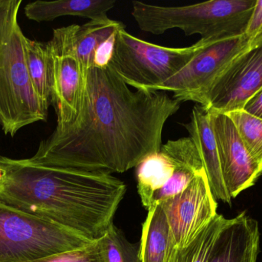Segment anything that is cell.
Returning <instances> with one entry per match:
<instances>
[{
    "mask_svg": "<svg viewBox=\"0 0 262 262\" xmlns=\"http://www.w3.org/2000/svg\"><path fill=\"white\" fill-rule=\"evenodd\" d=\"M181 103L166 92L131 89L110 66H92L73 126L43 140L31 163L123 173L160 152L163 128Z\"/></svg>",
    "mask_w": 262,
    "mask_h": 262,
    "instance_id": "obj_1",
    "label": "cell"
},
{
    "mask_svg": "<svg viewBox=\"0 0 262 262\" xmlns=\"http://www.w3.org/2000/svg\"><path fill=\"white\" fill-rule=\"evenodd\" d=\"M127 188L110 174L50 167L0 155V203L101 239Z\"/></svg>",
    "mask_w": 262,
    "mask_h": 262,
    "instance_id": "obj_2",
    "label": "cell"
},
{
    "mask_svg": "<svg viewBox=\"0 0 262 262\" xmlns=\"http://www.w3.org/2000/svg\"><path fill=\"white\" fill-rule=\"evenodd\" d=\"M21 0H0V126L14 136L21 128L47 118L32 89L26 63V37L18 23Z\"/></svg>",
    "mask_w": 262,
    "mask_h": 262,
    "instance_id": "obj_3",
    "label": "cell"
},
{
    "mask_svg": "<svg viewBox=\"0 0 262 262\" xmlns=\"http://www.w3.org/2000/svg\"><path fill=\"white\" fill-rule=\"evenodd\" d=\"M256 0H212L180 6L132 2L131 15L143 32L161 35L179 29L209 40L244 35Z\"/></svg>",
    "mask_w": 262,
    "mask_h": 262,
    "instance_id": "obj_4",
    "label": "cell"
},
{
    "mask_svg": "<svg viewBox=\"0 0 262 262\" xmlns=\"http://www.w3.org/2000/svg\"><path fill=\"white\" fill-rule=\"evenodd\" d=\"M92 243L64 226L0 203V262L34 261Z\"/></svg>",
    "mask_w": 262,
    "mask_h": 262,
    "instance_id": "obj_5",
    "label": "cell"
},
{
    "mask_svg": "<svg viewBox=\"0 0 262 262\" xmlns=\"http://www.w3.org/2000/svg\"><path fill=\"white\" fill-rule=\"evenodd\" d=\"M200 42L184 48L158 46L118 31L109 66L130 87L154 91L178 73L195 55Z\"/></svg>",
    "mask_w": 262,
    "mask_h": 262,
    "instance_id": "obj_6",
    "label": "cell"
},
{
    "mask_svg": "<svg viewBox=\"0 0 262 262\" xmlns=\"http://www.w3.org/2000/svg\"><path fill=\"white\" fill-rule=\"evenodd\" d=\"M190 61L154 91L172 92L180 103L194 102L206 109L214 86L234 59L251 43L246 35L200 39Z\"/></svg>",
    "mask_w": 262,
    "mask_h": 262,
    "instance_id": "obj_7",
    "label": "cell"
},
{
    "mask_svg": "<svg viewBox=\"0 0 262 262\" xmlns=\"http://www.w3.org/2000/svg\"><path fill=\"white\" fill-rule=\"evenodd\" d=\"M78 25L54 29L48 42L52 66V103L57 115L56 132L73 126L82 110L86 76L75 49Z\"/></svg>",
    "mask_w": 262,
    "mask_h": 262,
    "instance_id": "obj_8",
    "label": "cell"
},
{
    "mask_svg": "<svg viewBox=\"0 0 262 262\" xmlns=\"http://www.w3.org/2000/svg\"><path fill=\"white\" fill-rule=\"evenodd\" d=\"M159 204L166 213L177 249L190 244L218 215V204L205 170L197 174L183 192Z\"/></svg>",
    "mask_w": 262,
    "mask_h": 262,
    "instance_id": "obj_9",
    "label": "cell"
},
{
    "mask_svg": "<svg viewBox=\"0 0 262 262\" xmlns=\"http://www.w3.org/2000/svg\"><path fill=\"white\" fill-rule=\"evenodd\" d=\"M262 88V34L231 63L214 86L206 110L229 113L241 110Z\"/></svg>",
    "mask_w": 262,
    "mask_h": 262,
    "instance_id": "obj_10",
    "label": "cell"
},
{
    "mask_svg": "<svg viewBox=\"0 0 262 262\" xmlns=\"http://www.w3.org/2000/svg\"><path fill=\"white\" fill-rule=\"evenodd\" d=\"M226 190L232 199L255 186L262 171L226 114L209 112Z\"/></svg>",
    "mask_w": 262,
    "mask_h": 262,
    "instance_id": "obj_11",
    "label": "cell"
},
{
    "mask_svg": "<svg viewBox=\"0 0 262 262\" xmlns=\"http://www.w3.org/2000/svg\"><path fill=\"white\" fill-rule=\"evenodd\" d=\"M259 252L258 221L243 212L228 219L208 262H257Z\"/></svg>",
    "mask_w": 262,
    "mask_h": 262,
    "instance_id": "obj_12",
    "label": "cell"
},
{
    "mask_svg": "<svg viewBox=\"0 0 262 262\" xmlns=\"http://www.w3.org/2000/svg\"><path fill=\"white\" fill-rule=\"evenodd\" d=\"M183 126L200 152L214 197L215 199L231 206L232 199L226 190L223 180L218 149L209 112L203 106L195 105L192 109L190 120Z\"/></svg>",
    "mask_w": 262,
    "mask_h": 262,
    "instance_id": "obj_13",
    "label": "cell"
},
{
    "mask_svg": "<svg viewBox=\"0 0 262 262\" xmlns=\"http://www.w3.org/2000/svg\"><path fill=\"white\" fill-rule=\"evenodd\" d=\"M115 0H58L35 1L25 7L29 19L41 22L53 21L58 17L72 15L90 20L109 18L107 12L115 7Z\"/></svg>",
    "mask_w": 262,
    "mask_h": 262,
    "instance_id": "obj_14",
    "label": "cell"
},
{
    "mask_svg": "<svg viewBox=\"0 0 262 262\" xmlns=\"http://www.w3.org/2000/svg\"><path fill=\"white\" fill-rule=\"evenodd\" d=\"M140 249L142 262H169L177 249L166 213L159 203L148 210Z\"/></svg>",
    "mask_w": 262,
    "mask_h": 262,
    "instance_id": "obj_15",
    "label": "cell"
},
{
    "mask_svg": "<svg viewBox=\"0 0 262 262\" xmlns=\"http://www.w3.org/2000/svg\"><path fill=\"white\" fill-rule=\"evenodd\" d=\"M124 28V23L110 18L90 20L82 26H77L75 49L86 78L89 69L94 65L97 51Z\"/></svg>",
    "mask_w": 262,
    "mask_h": 262,
    "instance_id": "obj_16",
    "label": "cell"
},
{
    "mask_svg": "<svg viewBox=\"0 0 262 262\" xmlns=\"http://www.w3.org/2000/svg\"><path fill=\"white\" fill-rule=\"evenodd\" d=\"M26 63L32 89L46 111L52 103V57L48 43L26 38Z\"/></svg>",
    "mask_w": 262,
    "mask_h": 262,
    "instance_id": "obj_17",
    "label": "cell"
},
{
    "mask_svg": "<svg viewBox=\"0 0 262 262\" xmlns=\"http://www.w3.org/2000/svg\"><path fill=\"white\" fill-rule=\"evenodd\" d=\"M174 171L173 163L162 152L148 157L137 166V191L146 210L150 209L154 194L166 186Z\"/></svg>",
    "mask_w": 262,
    "mask_h": 262,
    "instance_id": "obj_18",
    "label": "cell"
},
{
    "mask_svg": "<svg viewBox=\"0 0 262 262\" xmlns=\"http://www.w3.org/2000/svg\"><path fill=\"white\" fill-rule=\"evenodd\" d=\"M229 218L217 215L186 247L176 249L169 262H208L215 243Z\"/></svg>",
    "mask_w": 262,
    "mask_h": 262,
    "instance_id": "obj_19",
    "label": "cell"
},
{
    "mask_svg": "<svg viewBox=\"0 0 262 262\" xmlns=\"http://www.w3.org/2000/svg\"><path fill=\"white\" fill-rule=\"evenodd\" d=\"M226 115L233 122L243 144L262 171V119L243 109Z\"/></svg>",
    "mask_w": 262,
    "mask_h": 262,
    "instance_id": "obj_20",
    "label": "cell"
},
{
    "mask_svg": "<svg viewBox=\"0 0 262 262\" xmlns=\"http://www.w3.org/2000/svg\"><path fill=\"white\" fill-rule=\"evenodd\" d=\"M101 238L107 262H142L140 245L130 243L114 223Z\"/></svg>",
    "mask_w": 262,
    "mask_h": 262,
    "instance_id": "obj_21",
    "label": "cell"
},
{
    "mask_svg": "<svg viewBox=\"0 0 262 262\" xmlns=\"http://www.w3.org/2000/svg\"><path fill=\"white\" fill-rule=\"evenodd\" d=\"M27 262H107L102 238L85 247Z\"/></svg>",
    "mask_w": 262,
    "mask_h": 262,
    "instance_id": "obj_22",
    "label": "cell"
},
{
    "mask_svg": "<svg viewBox=\"0 0 262 262\" xmlns=\"http://www.w3.org/2000/svg\"><path fill=\"white\" fill-rule=\"evenodd\" d=\"M262 34V0H256L252 15L248 22L244 35L252 42Z\"/></svg>",
    "mask_w": 262,
    "mask_h": 262,
    "instance_id": "obj_23",
    "label": "cell"
},
{
    "mask_svg": "<svg viewBox=\"0 0 262 262\" xmlns=\"http://www.w3.org/2000/svg\"><path fill=\"white\" fill-rule=\"evenodd\" d=\"M243 110L262 119V88L248 100Z\"/></svg>",
    "mask_w": 262,
    "mask_h": 262,
    "instance_id": "obj_24",
    "label": "cell"
},
{
    "mask_svg": "<svg viewBox=\"0 0 262 262\" xmlns=\"http://www.w3.org/2000/svg\"><path fill=\"white\" fill-rule=\"evenodd\" d=\"M261 175H262V173H261Z\"/></svg>",
    "mask_w": 262,
    "mask_h": 262,
    "instance_id": "obj_25",
    "label": "cell"
}]
</instances>
